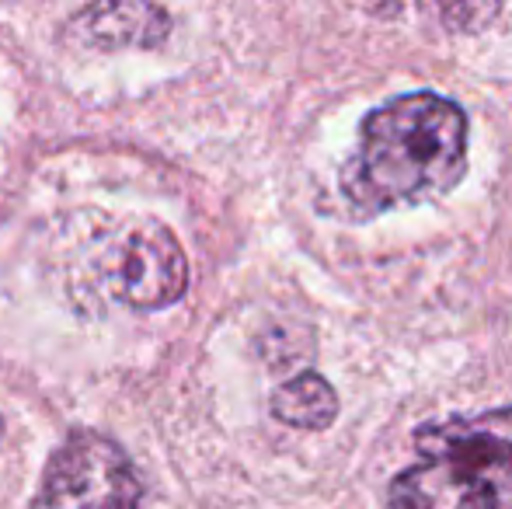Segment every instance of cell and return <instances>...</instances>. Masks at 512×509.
Wrapping results in <instances>:
<instances>
[{"label": "cell", "instance_id": "cell-5", "mask_svg": "<svg viewBox=\"0 0 512 509\" xmlns=\"http://www.w3.org/2000/svg\"><path fill=\"white\" fill-rule=\"evenodd\" d=\"M272 415L293 429H324L338 415V394L321 374H300L272 394Z\"/></svg>", "mask_w": 512, "mask_h": 509}, {"label": "cell", "instance_id": "cell-3", "mask_svg": "<svg viewBox=\"0 0 512 509\" xmlns=\"http://www.w3.org/2000/svg\"><path fill=\"white\" fill-rule=\"evenodd\" d=\"M32 509H140V478L122 447L81 429L49 457Z\"/></svg>", "mask_w": 512, "mask_h": 509}, {"label": "cell", "instance_id": "cell-2", "mask_svg": "<svg viewBox=\"0 0 512 509\" xmlns=\"http://www.w3.org/2000/svg\"><path fill=\"white\" fill-rule=\"evenodd\" d=\"M415 454L387 509H512V405L425 422Z\"/></svg>", "mask_w": 512, "mask_h": 509}, {"label": "cell", "instance_id": "cell-4", "mask_svg": "<svg viewBox=\"0 0 512 509\" xmlns=\"http://www.w3.org/2000/svg\"><path fill=\"white\" fill-rule=\"evenodd\" d=\"M115 297L129 307L157 311L175 304L189 286V262L178 238L161 224H140L122 238L112 269Z\"/></svg>", "mask_w": 512, "mask_h": 509}, {"label": "cell", "instance_id": "cell-1", "mask_svg": "<svg viewBox=\"0 0 512 509\" xmlns=\"http://www.w3.org/2000/svg\"><path fill=\"white\" fill-rule=\"evenodd\" d=\"M467 112L439 91H408L377 105L359 126V150L342 168L356 217L418 206L453 192L467 171Z\"/></svg>", "mask_w": 512, "mask_h": 509}]
</instances>
